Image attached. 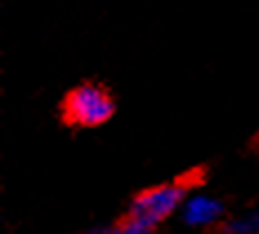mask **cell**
Masks as SVG:
<instances>
[{
    "mask_svg": "<svg viewBox=\"0 0 259 234\" xmlns=\"http://www.w3.org/2000/svg\"><path fill=\"white\" fill-rule=\"evenodd\" d=\"M114 101L101 85L85 83L72 89L63 103V116L76 127H99L114 114Z\"/></svg>",
    "mask_w": 259,
    "mask_h": 234,
    "instance_id": "obj_1",
    "label": "cell"
},
{
    "mask_svg": "<svg viewBox=\"0 0 259 234\" xmlns=\"http://www.w3.org/2000/svg\"><path fill=\"white\" fill-rule=\"evenodd\" d=\"M186 194H188V185L181 181L154 185V188L143 190L141 194H137L132 199L127 214L141 219L154 230L161 221L170 219L177 210H181Z\"/></svg>",
    "mask_w": 259,
    "mask_h": 234,
    "instance_id": "obj_2",
    "label": "cell"
},
{
    "mask_svg": "<svg viewBox=\"0 0 259 234\" xmlns=\"http://www.w3.org/2000/svg\"><path fill=\"white\" fill-rule=\"evenodd\" d=\"M221 214H224V205L208 194L186 197L181 205V219L190 227H210L221 219Z\"/></svg>",
    "mask_w": 259,
    "mask_h": 234,
    "instance_id": "obj_3",
    "label": "cell"
},
{
    "mask_svg": "<svg viewBox=\"0 0 259 234\" xmlns=\"http://www.w3.org/2000/svg\"><path fill=\"white\" fill-rule=\"evenodd\" d=\"M228 232H237V234H252V232H259V212H248L246 216L233 221L228 227Z\"/></svg>",
    "mask_w": 259,
    "mask_h": 234,
    "instance_id": "obj_4",
    "label": "cell"
}]
</instances>
